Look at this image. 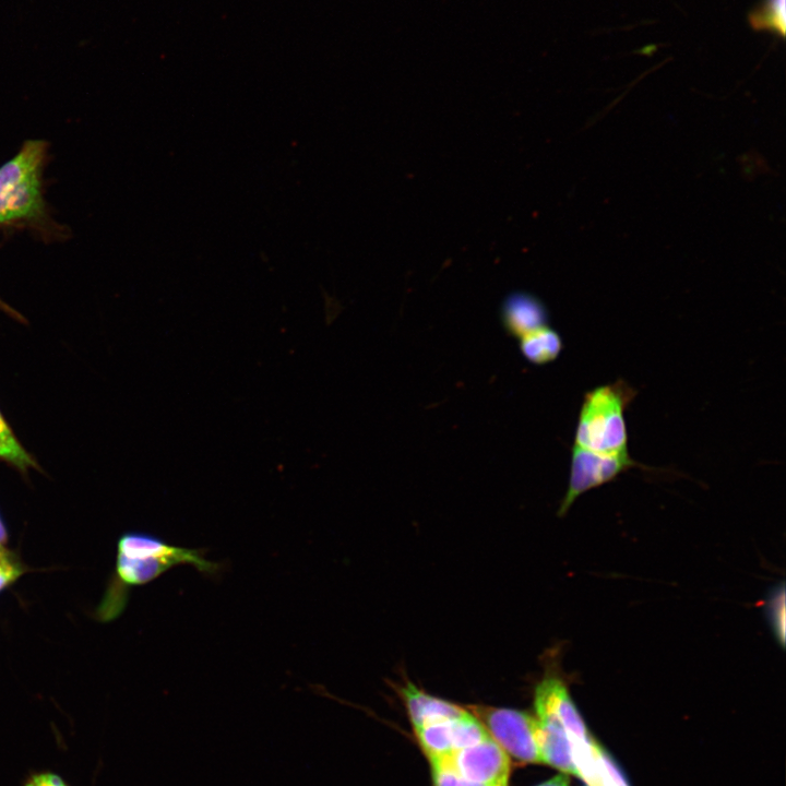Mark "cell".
<instances>
[{"label": "cell", "instance_id": "cell-1", "mask_svg": "<svg viewBox=\"0 0 786 786\" xmlns=\"http://www.w3.org/2000/svg\"><path fill=\"white\" fill-rule=\"evenodd\" d=\"M636 394L623 379L585 392L573 444L602 454L629 453L624 412Z\"/></svg>", "mask_w": 786, "mask_h": 786}, {"label": "cell", "instance_id": "cell-2", "mask_svg": "<svg viewBox=\"0 0 786 786\" xmlns=\"http://www.w3.org/2000/svg\"><path fill=\"white\" fill-rule=\"evenodd\" d=\"M182 564L206 575L223 569L219 562L206 559L204 549L174 545L152 534L133 532L119 539L116 572L123 585L147 584Z\"/></svg>", "mask_w": 786, "mask_h": 786}, {"label": "cell", "instance_id": "cell-3", "mask_svg": "<svg viewBox=\"0 0 786 786\" xmlns=\"http://www.w3.org/2000/svg\"><path fill=\"white\" fill-rule=\"evenodd\" d=\"M45 143L28 141L0 167V223L35 218L43 212L41 169Z\"/></svg>", "mask_w": 786, "mask_h": 786}, {"label": "cell", "instance_id": "cell-4", "mask_svg": "<svg viewBox=\"0 0 786 786\" xmlns=\"http://www.w3.org/2000/svg\"><path fill=\"white\" fill-rule=\"evenodd\" d=\"M468 711L483 723L507 754L523 763H541L537 723L529 714L492 706H471Z\"/></svg>", "mask_w": 786, "mask_h": 786}, {"label": "cell", "instance_id": "cell-5", "mask_svg": "<svg viewBox=\"0 0 786 786\" xmlns=\"http://www.w3.org/2000/svg\"><path fill=\"white\" fill-rule=\"evenodd\" d=\"M644 467L629 453L602 454L573 444L567 492L558 514L564 515L572 503L584 492L616 479L632 467Z\"/></svg>", "mask_w": 786, "mask_h": 786}, {"label": "cell", "instance_id": "cell-6", "mask_svg": "<svg viewBox=\"0 0 786 786\" xmlns=\"http://www.w3.org/2000/svg\"><path fill=\"white\" fill-rule=\"evenodd\" d=\"M534 707L536 716L550 717L565 729L575 751L592 739L564 681L557 674L546 672L538 682L534 693Z\"/></svg>", "mask_w": 786, "mask_h": 786}, {"label": "cell", "instance_id": "cell-7", "mask_svg": "<svg viewBox=\"0 0 786 786\" xmlns=\"http://www.w3.org/2000/svg\"><path fill=\"white\" fill-rule=\"evenodd\" d=\"M451 762L462 776L474 783L483 786L508 784L510 758L491 737L454 752Z\"/></svg>", "mask_w": 786, "mask_h": 786}, {"label": "cell", "instance_id": "cell-8", "mask_svg": "<svg viewBox=\"0 0 786 786\" xmlns=\"http://www.w3.org/2000/svg\"><path fill=\"white\" fill-rule=\"evenodd\" d=\"M500 321L505 333L519 340L527 333L549 325V311L535 295L516 290L503 299Z\"/></svg>", "mask_w": 786, "mask_h": 786}, {"label": "cell", "instance_id": "cell-9", "mask_svg": "<svg viewBox=\"0 0 786 786\" xmlns=\"http://www.w3.org/2000/svg\"><path fill=\"white\" fill-rule=\"evenodd\" d=\"M400 692L414 729L430 723L458 718L468 712L454 703L426 693L409 681L400 688Z\"/></svg>", "mask_w": 786, "mask_h": 786}, {"label": "cell", "instance_id": "cell-10", "mask_svg": "<svg viewBox=\"0 0 786 786\" xmlns=\"http://www.w3.org/2000/svg\"><path fill=\"white\" fill-rule=\"evenodd\" d=\"M576 776L587 786H630L616 762L593 740L575 758Z\"/></svg>", "mask_w": 786, "mask_h": 786}, {"label": "cell", "instance_id": "cell-11", "mask_svg": "<svg viewBox=\"0 0 786 786\" xmlns=\"http://www.w3.org/2000/svg\"><path fill=\"white\" fill-rule=\"evenodd\" d=\"M519 349L529 364L544 366L560 356L563 340L557 330L546 325L520 337Z\"/></svg>", "mask_w": 786, "mask_h": 786}, {"label": "cell", "instance_id": "cell-12", "mask_svg": "<svg viewBox=\"0 0 786 786\" xmlns=\"http://www.w3.org/2000/svg\"><path fill=\"white\" fill-rule=\"evenodd\" d=\"M454 719L430 723L415 728L420 747L428 760L450 758L454 753L452 736Z\"/></svg>", "mask_w": 786, "mask_h": 786}, {"label": "cell", "instance_id": "cell-13", "mask_svg": "<svg viewBox=\"0 0 786 786\" xmlns=\"http://www.w3.org/2000/svg\"><path fill=\"white\" fill-rule=\"evenodd\" d=\"M786 0H763L749 14V22L757 31H770L784 37L786 26Z\"/></svg>", "mask_w": 786, "mask_h": 786}, {"label": "cell", "instance_id": "cell-14", "mask_svg": "<svg viewBox=\"0 0 786 786\" xmlns=\"http://www.w3.org/2000/svg\"><path fill=\"white\" fill-rule=\"evenodd\" d=\"M0 460L25 471L35 466V462L20 443L12 429L0 413Z\"/></svg>", "mask_w": 786, "mask_h": 786}, {"label": "cell", "instance_id": "cell-15", "mask_svg": "<svg viewBox=\"0 0 786 786\" xmlns=\"http://www.w3.org/2000/svg\"><path fill=\"white\" fill-rule=\"evenodd\" d=\"M766 612L775 638L781 646L785 643V590L784 585L777 586L771 592L766 600Z\"/></svg>", "mask_w": 786, "mask_h": 786}, {"label": "cell", "instance_id": "cell-16", "mask_svg": "<svg viewBox=\"0 0 786 786\" xmlns=\"http://www.w3.org/2000/svg\"><path fill=\"white\" fill-rule=\"evenodd\" d=\"M434 786H483L462 776L450 758L429 760Z\"/></svg>", "mask_w": 786, "mask_h": 786}, {"label": "cell", "instance_id": "cell-17", "mask_svg": "<svg viewBox=\"0 0 786 786\" xmlns=\"http://www.w3.org/2000/svg\"><path fill=\"white\" fill-rule=\"evenodd\" d=\"M21 573V568L11 561L5 552L0 556V591L16 580Z\"/></svg>", "mask_w": 786, "mask_h": 786}, {"label": "cell", "instance_id": "cell-18", "mask_svg": "<svg viewBox=\"0 0 786 786\" xmlns=\"http://www.w3.org/2000/svg\"><path fill=\"white\" fill-rule=\"evenodd\" d=\"M24 786H68L57 774L45 772L31 776Z\"/></svg>", "mask_w": 786, "mask_h": 786}, {"label": "cell", "instance_id": "cell-19", "mask_svg": "<svg viewBox=\"0 0 786 786\" xmlns=\"http://www.w3.org/2000/svg\"><path fill=\"white\" fill-rule=\"evenodd\" d=\"M537 786H570L569 779L564 775H557L551 779H548Z\"/></svg>", "mask_w": 786, "mask_h": 786}, {"label": "cell", "instance_id": "cell-20", "mask_svg": "<svg viewBox=\"0 0 786 786\" xmlns=\"http://www.w3.org/2000/svg\"><path fill=\"white\" fill-rule=\"evenodd\" d=\"M7 538L5 529L0 521V544L4 543Z\"/></svg>", "mask_w": 786, "mask_h": 786}, {"label": "cell", "instance_id": "cell-21", "mask_svg": "<svg viewBox=\"0 0 786 786\" xmlns=\"http://www.w3.org/2000/svg\"><path fill=\"white\" fill-rule=\"evenodd\" d=\"M2 553H4V551H3V550L1 549V547H0V556H1Z\"/></svg>", "mask_w": 786, "mask_h": 786}, {"label": "cell", "instance_id": "cell-22", "mask_svg": "<svg viewBox=\"0 0 786 786\" xmlns=\"http://www.w3.org/2000/svg\"><path fill=\"white\" fill-rule=\"evenodd\" d=\"M498 786H508V784H501V785H498Z\"/></svg>", "mask_w": 786, "mask_h": 786}]
</instances>
